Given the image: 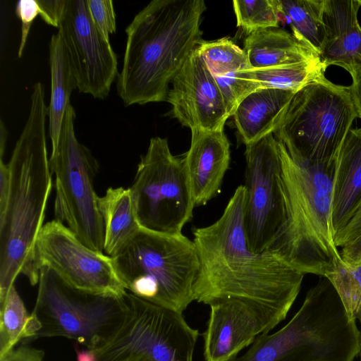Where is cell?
Masks as SVG:
<instances>
[{"label": "cell", "instance_id": "1", "mask_svg": "<svg viewBox=\"0 0 361 361\" xmlns=\"http://www.w3.org/2000/svg\"><path fill=\"white\" fill-rule=\"evenodd\" d=\"M244 195L243 185L238 186L219 219L192 231L200 259L193 298L209 306L238 302L279 324L295 302L305 274L273 252L249 249L243 226Z\"/></svg>", "mask_w": 361, "mask_h": 361}, {"label": "cell", "instance_id": "2", "mask_svg": "<svg viewBox=\"0 0 361 361\" xmlns=\"http://www.w3.org/2000/svg\"><path fill=\"white\" fill-rule=\"evenodd\" d=\"M203 0H153L126 28L116 90L124 104L165 102L169 84L202 39Z\"/></svg>", "mask_w": 361, "mask_h": 361}, {"label": "cell", "instance_id": "3", "mask_svg": "<svg viewBox=\"0 0 361 361\" xmlns=\"http://www.w3.org/2000/svg\"><path fill=\"white\" fill-rule=\"evenodd\" d=\"M47 112L44 86L37 82L29 116L7 163L11 185L6 207L0 214V296L19 274L29 276L36 240L44 225L52 188L45 133Z\"/></svg>", "mask_w": 361, "mask_h": 361}, {"label": "cell", "instance_id": "4", "mask_svg": "<svg viewBox=\"0 0 361 361\" xmlns=\"http://www.w3.org/2000/svg\"><path fill=\"white\" fill-rule=\"evenodd\" d=\"M285 222L269 250L305 274L325 277L342 260L331 219L335 161L317 164L290 155L279 141Z\"/></svg>", "mask_w": 361, "mask_h": 361}, {"label": "cell", "instance_id": "5", "mask_svg": "<svg viewBox=\"0 0 361 361\" xmlns=\"http://www.w3.org/2000/svg\"><path fill=\"white\" fill-rule=\"evenodd\" d=\"M322 277L288 323L259 335L230 361H353L360 352L361 331L333 285Z\"/></svg>", "mask_w": 361, "mask_h": 361}, {"label": "cell", "instance_id": "6", "mask_svg": "<svg viewBox=\"0 0 361 361\" xmlns=\"http://www.w3.org/2000/svg\"><path fill=\"white\" fill-rule=\"evenodd\" d=\"M126 290L152 304L183 313L194 301L200 259L192 240L142 228L111 257Z\"/></svg>", "mask_w": 361, "mask_h": 361}, {"label": "cell", "instance_id": "7", "mask_svg": "<svg viewBox=\"0 0 361 361\" xmlns=\"http://www.w3.org/2000/svg\"><path fill=\"white\" fill-rule=\"evenodd\" d=\"M124 295L80 290L66 284L51 270L42 268L30 314L29 338L65 337L95 350L122 324L127 310Z\"/></svg>", "mask_w": 361, "mask_h": 361}, {"label": "cell", "instance_id": "8", "mask_svg": "<svg viewBox=\"0 0 361 361\" xmlns=\"http://www.w3.org/2000/svg\"><path fill=\"white\" fill-rule=\"evenodd\" d=\"M357 117L350 87L323 77L294 94L273 134L290 155L331 163Z\"/></svg>", "mask_w": 361, "mask_h": 361}, {"label": "cell", "instance_id": "9", "mask_svg": "<svg viewBox=\"0 0 361 361\" xmlns=\"http://www.w3.org/2000/svg\"><path fill=\"white\" fill-rule=\"evenodd\" d=\"M75 112L66 109L56 146L51 148L49 166L54 176L56 220L67 224L76 237L92 250L104 252V224L99 208V197L94 180L99 163L90 149L77 140Z\"/></svg>", "mask_w": 361, "mask_h": 361}, {"label": "cell", "instance_id": "10", "mask_svg": "<svg viewBox=\"0 0 361 361\" xmlns=\"http://www.w3.org/2000/svg\"><path fill=\"white\" fill-rule=\"evenodd\" d=\"M129 188L144 229L180 235L192 218L195 204L185 157L171 153L167 138L150 139Z\"/></svg>", "mask_w": 361, "mask_h": 361}, {"label": "cell", "instance_id": "11", "mask_svg": "<svg viewBox=\"0 0 361 361\" xmlns=\"http://www.w3.org/2000/svg\"><path fill=\"white\" fill-rule=\"evenodd\" d=\"M127 310L115 334L93 350L96 361H192L198 330L183 313L144 300L129 291Z\"/></svg>", "mask_w": 361, "mask_h": 361}, {"label": "cell", "instance_id": "12", "mask_svg": "<svg viewBox=\"0 0 361 361\" xmlns=\"http://www.w3.org/2000/svg\"><path fill=\"white\" fill-rule=\"evenodd\" d=\"M42 268L80 290L119 297L126 293L111 257L88 247L56 219L46 223L37 238L27 277L32 286L38 283Z\"/></svg>", "mask_w": 361, "mask_h": 361}, {"label": "cell", "instance_id": "13", "mask_svg": "<svg viewBox=\"0 0 361 361\" xmlns=\"http://www.w3.org/2000/svg\"><path fill=\"white\" fill-rule=\"evenodd\" d=\"M243 226L249 249L269 250L285 222L281 161L273 133L245 146Z\"/></svg>", "mask_w": 361, "mask_h": 361}, {"label": "cell", "instance_id": "14", "mask_svg": "<svg viewBox=\"0 0 361 361\" xmlns=\"http://www.w3.org/2000/svg\"><path fill=\"white\" fill-rule=\"evenodd\" d=\"M58 32L62 39L78 91L104 99L118 76L117 56L98 32L86 0H66Z\"/></svg>", "mask_w": 361, "mask_h": 361}, {"label": "cell", "instance_id": "15", "mask_svg": "<svg viewBox=\"0 0 361 361\" xmlns=\"http://www.w3.org/2000/svg\"><path fill=\"white\" fill-rule=\"evenodd\" d=\"M166 101L171 114L192 130L224 131L230 117L216 81L197 47L174 77Z\"/></svg>", "mask_w": 361, "mask_h": 361}, {"label": "cell", "instance_id": "16", "mask_svg": "<svg viewBox=\"0 0 361 361\" xmlns=\"http://www.w3.org/2000/svg\"><path fill=\"white\" fill-rule=\"evenodd\" d=\"M184 154L195 207L204 206L221 192L231 161L230 142L224 131L192 130Z\"/></svg>", "mask_w": 361, "mask_h": 361}, {"label": "cell", "instance_id": "17", "mask_svg": "<svg viewBox=\"0 0 361 361\" xmlns=\"http://www.w3.org/2000/svg\"><path fill=\"white\" fill-rule=\"evenodd\" d=\"M209 307L203 334L205 361H230L259 335L268 333L260 319L231 303L217 302Z\"/></svg>", "mask_w": 361, "mask_h": 361}, {"label": "cell", "instance_id": "18", "mask_svg": "<svg viewBox=\"0 0 361 361\" xmlns=\"http://www.w3.org/2000/svg\"><path fill=\"white\" fill-rule=\"evenodd\" d=\"M360 6L359 0H324L319 59L326 68L336 65L351 73L361 67Z\"/></svg>", "mask_w": 361, "mask_h": 361}, {"label": "cell", "instance_id": "19", "mask_svg": "<svg viewBox=\"0 0 361 361\" xmlns=\"http://www.w3.org/2000/svg\"><path fill=\"white\" fill-rule=\"evenodd\" d=\"M360 203L361 129L350 128L336 157L332 180L331 219L335 234Z\"/></svg>", "mask_w": 361, "mask_h": 361}, {"label": "cell", "instance_id": "20", "mask_svg": "<svg viewBox=\"0 0 361 361\" xmlns=\"http://www.w3.org/2000/svg\"><path fill=\"white\" fill-rule=\"evenodd\" d=\"M295 92L288 90L260 88L242 100L233 116L238 134L245 146L274 133Z\"/></svg>", "mask_w": 361, "mask_h": 361}, {"label": "cell", "instance_id": "21", "mask_svg": "<svg viewBox=\"0 0 361 361\" xmlns=\"http://www.w3.org/2000/svg\"><path fill=\"white\" fill-rule=\"evenodd\" d=\"M250 68L297 63L319 59V55L293 34L279 27L259 30L244 41Z\"/></svg>", "mask_w": 361, "mask_h": 361}, {"label": "cell", "instance_id": "22", "mask_svg": "<svg viewBox=\"0 0 361 361\" xmlns=\"http://www.w3.org/2000/svg\"><path fill=\"white\" fill-rule=\"evenodd\" d=\"M99 208L104 224V252L114 257L142 229L130 188H109L99 197Z\"/></svg>", "mask_w": 361, "mask_h": 361}, {"label": "cell", "instance_id": "23", "mask_svg": "<svg viewBox=\"0 0 361 361\" xmlns=\"http://www.w3.org/2000/svg\"><path fill=\"white\" fill-rule=\"evenodd\" d=\"M51 74V95L48 107L49 135L51 148L56 146L71 92L77 81L62 41L57 32L52 35L49 45Z\"/></svg>", "mask_w": 361, "mask_h": 361}, {"label": "cell", "instance_id": "24", "mask_svg": "<svg viewBox=\"0 0 361 361\" xmlns=\"http://www.w3.org/2000/svg\"><path fill=\"white\" fill-rule=\"evenodd\" d=\"M326 68L320 59L271 67L247 68L237 72L243 78L257 82L260 88L298 91L307 83L324 76Z\"/></svg>", "mask_w": 361, "mask_h": 361}, {"label": "cell", "instance_id": "25", "mask_svg": "<svg viewBox=\"0 0 361 361\" xmlns=\"http://www.w3.org/2000/svg\"><path fill=\"white\" fill-rule=\"evenodd\" d=\"M324 0H276L281 17L290 25L293 35L319 56L324 35Z\"/></svg>", "mask_w": 361, "mask_h": 361}, {"label": "cell", "instance_id": "26", "mask_svg": "<svg viewBox=\"0 0 361 361\" xmlns=\"http://www.w3.org/2000/svg\"><path fill=\"white\" fill-rule=\"evenodd\" d=\"M30 314L16 289L12 286L0 296V356L14 348L24 338H29Z\"/></svg>", "mask_w": 361, "mask_h": 361}, {"label": "cell", "instance_id": "27", "mask_svg": "<svg viewBox=\"0 0 361 361\" xmlns=\"http://www.w3.org/2000/svg\"><path fill=\"white\" fill-rule=\"evenodd\" d=\"M198 51L214 76H223L250 68L243 49L228 37L202 40Z\"/></svg>", "mask_w": 361, "mask_h": 361}, {"label": "cell", "instance_id": "28", "mask_svg": "<svg viewBox=\"0 0 361 361\" xmlns=\"http://www.w3.org/2000/svg\"><path fill=\"white\" fill-rule=\"evenodd\" d=\"M325 277L334 287L350 317L361 322V265L346 264L342 259Z\"/></svg>", "mask_w": 361, "mask_h": 361}, {"label": "cell", "instance_id": "29", "mask_svg": "<svg viewBox=\"0 0 361 361\" xmlns=\"http://www.w3.org/2000/svg\"><path fill=\"white\" fill-rule=\"evenodd\" d=\"M233 7L237 26L247 35L262 29L279 27L276 0H234Z\"/></svg>", "mask_w": 361, "mask_h": 361}, {"label": "cell", "instance_id": "30", "mask_svg": "<svg viewBox=\"0 0 361 361\" xmlns=\"http://www.w3.org/2000/svg\"><path fill=\"white\" fill-rule=\"evenodd\" d=\"M230 116H233L242 100L255 90L259 89L253 81L243 78L237 73L214 76Z\"/></svg>", "mask_w": 361, "mask_h": 361}, {"label": "cell", "instance_id": "31", "mask_svg": "<svg viewBox=\"0 0 361 361\" xmlns=\"http://www.w3.org/2000/svg\"><path fill=\"white\" fill-rule=\"evenodd\" d=\"M92 23L102 37L109 41L116 30V13L111 0H86Z\"/></svg>", "mask_w": 361, "mask_h": 361}, {"label": "cell", "instance_id": "32", "mask_svg": "<svg viewBox=\"0 0 361 361\" xmlns=\"http://www.w3.org/2000/svg\"><path fill=\"white\" fill-rule=\"evenodd\" d=\"M16 13L21 20V37L18 56L21 57L27 42L30 28L36 17L39 15L37 0H20L16 5Z\"/></svg>", "mask_w": 361, "mask_h": 361}, {"label": "cell", "instance_id": "33", "mask_svg": "<svg viewBox=\"0 0 361 361\" xmlns=\"http://www.w3.org/2000/svg\"><path fill=\"white\" fill-rule=\"evenodd\" d=\"M361 235V203L344 227L334 235L336 247H342Z\"/></svg>", "mask_w": 361, "mask_h": 361}, {"label": "cell", "instance_id": "34", "mask_svg": "<svg viewBox=\"0 0 361 361\" xmlns=\"http://www.w3.org/2000/svg\"><path fill=\"white\" fill-rule=\"evenodd\" d=\"M39 16L48 25L58 28L66 0H37Z\"/></svg>", "mask_w": 361, "mask_h": 361}, {"label": "cell", "instance_id": "35", "mask_svg": "<svg viewBox=\"0 0 361 361\" xmlns=\"http://www.w3.org/2000/svg\"><path fill=\"white\" fill-rule=\"evenodd\" d=\"M0 361H44V352L42 349L22 345L1 355Z\"/></svg>", "mask_w": 361, "mask_h": 361}, {"label": "cell", "instance_id": "36", "mask_svg": "<svg viewBox=\"0 0 361 361\" xmlns=\"http://www.w3.org/2000/svg\"><path fill=\"white\" fill-rule=\"evenodd\" d=\"M11 185V172L8 164L0 158V214H3L8 202Z\"/></svg>", "mask_w": 361, "mask_h": 361}, {"label": "cell", "instance_id": "37", "mask_svg": "<svg viewBox=\"0 0 361 361\" xmlns=\"http://www.w3.org/2000/svg\"><path fill=\"white\" fill-rule=\"evenodd\" d=\"M339 252L345 263L361 265V235L341 247Z\"/></svg>", "mask_w": 361, "mask_h": 361}, {"label": "cell", "instance_id": "38", "mask_svg": "<svg viewBox=\"0 0 361 361\" xmlns=\"http://www.w3.org/2000/svg\"><path fill=\"white\" fill-rule=\"evenodd\" d=\"M353 79L349 87L357 117L361 118V67L350 73Z\"/></svg>", "mask_w": 361, "mask_h": 361}, {"label": "cell", "instance_id": "39", "mask_svg": "<svg viewBox=\"0 0 361 361\" xmlns=\"http://www.w3.org/2000/svg\"><path fill=\"white\" fill-rule=\"evenodd\" d=\"M75 349L77 355V361H96V356L93 350L85 348H80L77 343H75Z\"/></svg>", "mask_w": 361, "mask_h": 361}, {"label": "cell", "instance_id": "40", "mask_svg": "<svg viewBox=\"0 0 361 361\" xmlns=\"http://www.w3.org/2000/svg\"><path fill=\"white\" fill-rule=\"evenodd\" d=\"M1 127H0V158H3V155L5 150L6 147V141L7 137V131L4 123L2 120H1Z\"/></svg>", "mask_w": 361, "mask_h": 361}, {"label": "cell", "instance_id": "41", "mask_svg": "<svg viewBox=\"0 0 361 361\" xmlns=\"http://www.w3.org/2000/svg\"><path fill=\"white\" fill-rule=\"evenodd\" d=\"M360 360H361V343H360Z\"/></svg>", "mask_w": 361, "mask_h": 361}, {"label": "cell", "instance_id": "42", "mask_svg": "<svg viewBox=\"0 0 361 361\" xmlns=\"http://www.w3.org/2000/svg\"><path fill=\"white\" fill-rule=\"evenodd\" d=\"M360 1V3L361 4V0H359Z\"/></svg>", "mask_w": 361, "mask_h": 361}]
</instances>
